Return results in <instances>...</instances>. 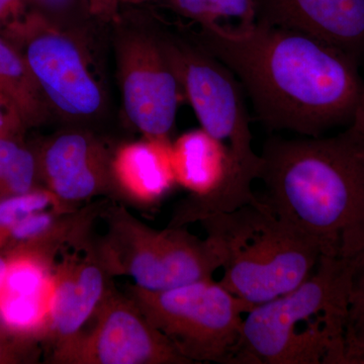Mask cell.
I'll list each match as a JSON object with an SVG mask.
<instances>
[{
	"instance_id": "obj_18",
	"label": "cell",
	"mask_w": 364,
	"mask_h": 364,
	"mask_svg": "<svg viewBox=\"0 0 364 364\" xmlns=\"http://www.w3.org/2000/svg\"><path fill=\"white\" fill-rule=\"evenodd\" d=\"M344 364H364V249L351 258L344 331Z\"/></svg>"
},
{
	"instance_id": "obj_13",
	"label": "cell",
	"mask_w": 364,
	"mask_h": 364,
	"mask_svg": "<svg viewBox=\"0 0 364 364\" xmlns=\"http://www.w3.org/2000/svg\"><path fill=\"white\" fill-rule=\"evenodd\" d=\"M0 289V327L45 342L49 332L56 260L32 253L9 254Z\"/></svg>"
},
{
	"instance_id": "obj_1",
	"label": "cell",
	"mask_w": 364,
	"mask_h": 364,
	"mask_svg": "<svg viewBox=\"0 0 364 364\" xmlns=\"http://www.w3.org/2000/svg\"><path fill=\"white\" fill-rule=\"evenodd\" d=\"M198 41L233 72L270 132L321 136L350 126L363 104L358 64L308 33L256 21L202 26Z\"/></svg>"
},
{
	"instance_id": "obj_5",
	"label": "cell",
	"mask_w": 364,
	"mask_h": 364,
	"mask_svg": "<svg viewBox=\"0 0 364 364\" xmlns=\"http://www.w3.org/2000/svg\"><path fill=\"white\" fill-rule=\"evenodd\" d=\"M100 215L105 235L90 240L87 233L82 243L112 277L126 275L141 289L165 291L213 279L221 268L212 242L184 227L153 229L119 205H102Z\"/></svg>"
},
{
	"instance_id": "obj_10",
	"label": "cell",
	"mask_w": 364,
	"mask_h": 364,
	"mask_svg": "<svg viewBox=\"0 0 364 364\" xmlns=\"http://www.w3.org/2000/svg\"><path fill=\"white\" fill-rule=\"evenodd\" d=\"M119 70L131 123L145 138L170 141L182 90L160 41L146 36L123 41Z\"/></svg>"
},
{
	"instance_id": "obj_4",
	"label": "cell",
	"mask_w": 364,
	"mask_h": 364,
	"mask_svg": "<svg viewBox=\"0 0 364 364\" xmlns=\"http://www.w3.org/2000/svg\"><path fill=\"white\" fill-rule=\"evenodd\" d=\"M221 260L220 284L256 306L293 291L317 267V244L262 198L200 222Z\"/></svg>"
},
{
	"instance_id": "obj_19",
	"label": "cell",
	"mask_w": 364,
	"mask_h": 364,
	"mask_svg": "<svg viewBox=\"0 0 364 364\" xmlns=\"http://www.w3.org/2000/svg\"><path fill=\"white\" fill-rule=\"evenodd\" d=\"M74 207L62 202L46 188H38L25 195L0 198V251L7 235L26 215L53 208Z\"/></svg>"
},
{
	"instance_id": "obj_9",
	"label": "cell",
	"mask_w": 364,
	"mask_h": 364,
	"mask_svg": "<svg viewBox=\"0 0 364 364\" xmlns=\"http://www.w3.org/2000/svg\"><path fill=\"white\" fill-rule=\"evenodd\" d=\"M90 331L51 347L50 363L191 364L155 329L128 296L111 287Z\"/></svg>"
},
{
	"instance_id": "obj_23",
	"label": "cell",
	"mask_w": 364,
	"mask_h": 364,
	"mask_svg": "<svg viewBox=\"0 0 364 364\" xmlns=\"http://www.w3.org/2000/svg\"><path fill=\"white\" fill-rule=\"evenodd\" d=\"M26 128L16 107L0 93V139L18 136Z\"/></svg>"
},
{
	"instance_id": "obj_20",
	"label": "cell",
	"mask_w": 364,
	"mask_h": 364,
	"mask_svg": "<svg viewBox=\"0 0 364 364\" xmlns=\"http://www.w3.org/2000/svg\"><path fill=\"white\" fill-rule=\"evenodd\" d=\"M38 176H40L38 157L32 151L21 146L0 184V198L25 195L39 188Z\"/></svg>"
},
{
	"instance_id": "obj_14",
	"label": "cell",
	"mask_w": 364,
	"mask_h": 364,
	"mask_svg": "<svg viewBox=\"0 0 364 364\" xmlns=\"http://www.w3.org/2000/svg\"><path fill=\"white\" fill-rule=\"evenodd\" d=\"M77 244L80 248L66 252L55 265V291L45 340L51 347L82 331L112 284L111 275L95 256L82 242Z\"/></svg>"
},
{
	"instance_id": "obj_25",
	"label": "cell",
	"mask_w": 364,
	"mask_h": 364,
	"mask_svg": "<svg viewBox=\"0 0 364 364\" xmlns=\"http://www.w3.org/2000/svg\"><path fill=\"white\" fill-rule=\"evenodd\" d=\"M21 144L18 136H9L0 139V184L6 176L7 169L14 155L20 149Z\"/></svg>"
},
{
	"instance_id": "obj_16",
	"label": "cell",
	"mask_w": 364,
	"mask_h": 364,
	"mask_svg": "<svg viewBox=\"0 0 364 364\" xmlns=\"http://www.w3.org/2000/svg\"><path fill=\"white\" fill-rule=\"evenodd\" d=\"M0 93L16 107L26 127L47 119L48 102L33 77L21 52L0 37Z\"/></svg>"
},
{
	"instance_id": "obj_17",
	"label": "cell",
	"mask_w": 364,
	"mask_h": 364,
	"mask_svg": "<svg viewBox=\"0 0 364 364\" xmlns=\"http://www.w3.org/2000/svg\"><path fill=\"white\" fill-rule=\"evenodd\" d=\"M167 6L202 26L249 25L257 20L255 0H165Z\"/></svg>"
},
{
	"instance_id": "obj_6",
	"label": "cell",
	"mask_w": 364,
	"mask_h": 364,
	"mask_svg": "<svg viewBox=\"0 0 364 364\" xmlns=\"http://www.w3.org/2000/svg\"><path fill=\"white\" fill-rule=\"evenodd\" d=\"M126 294L191 364H229L240 340L242 315L255 308L213 279L165 291L131 284Z\"/></svg>"
},
{
	"instance_id": "obj_7",
	"label": "cell",
	"mask_w": 364,
	"mask_h": 364,
	"mask_svg": "<svg viewBox=\"0 0 364 364\" xmlns=\"http://www.w3.org/2000/svg\"><path fill=\"white\" fill-rule=\"evenodd\" d=\"M160 44L203 130L227 145L235 161L259 178L261 157L253 149L244 90L233 72L200 46Z\"/></svg>"
},
{
	"instance_id": "obj_24",
	"label": "cell",
	"mask_w": 364,
	"mask_h": 364,
	"mask_svg": "<svg viewBox=\"0 0 364 364\" xmlns=\"http://www.w3.org/2000/svg\"><path fill=\"white\" fill-rule=\"evenodd\" d=\"M25 0H0V32L26 14Z\"/></svg>"
},
{
	"instance_id": "obj_28",
	"label": "cell",
	"mask_w": 364,
	"mask_h": 364,
	"mask_svg": "<svg viewBox=\"0 0 364 364\" xmlns=\"http://www.w3.org/2000/svg\"><path fill=\"white\" fill-rule=\"evenodd\" d=\"M135 2V4H140V2H147L151 1V0H104L105 7H107V11H112L114 9V6H116L117 2Z\"/></svg>"
},
{
	"instance_id": "obj_27",
	"label": "cell",
	"mask_w": 364,
	"mask_h": 364,
	"mask_svg": "<svg viewBox=\"0 0 364 364\" xmlns=\"http://www.w3.org/2000/svg\"><path fill=\"white\" fill-rule=\"evenodd\" d=\"M9 261H11L9 254L0 252V289H1L2 284H4V279H6Z\"/></svg>"
},
{
	"instance_id": "obj_21",
	"label": "cell",
	"mask_w": 364,
	"mask_h": 364,
	"mask_svg": "<svg viewBox=\"0 0 364 364\" xmlns=\"http://www.w3.org/2000/svg\"><path fill=\"white\" fill-rule=\"evenodd\" d=\"M32 11L48 20L74 21L91 14H97L95 0H25Z\"/></svg>"
},
{
	"instance_id": "obj_26",
	"label": "cell",
	"mask_w": 364,
	"mask_h": 364,
	"mask_svg": "<svg viewBox=\"0 0 364 364\" xmlns=\"http://www.w3.org/2000/svg\"><path fill=\"white\" fill-rule=\"evenodd\" d=\"M351 126L358 132L359 136H360L361 143H363L364 150V102L359 109L358 116L354 119Z\"/></svg>"
},
{
	"instance_id": "obj_15",
	"label": "cell",
	"mask_w": 364,
	"mask_h": 364,
	"mask_svg": "<svg viewBox=\"0 0 364 364\" xmlns=\"http://www.w3.org/2000/svg\"><path fill=\"white\" fill-rule=\"evenodd\" d=\"M114 191L142 207L161 202L177 184L172 143L145 138L124 144L112 158Z\"/></svg>"
},
{
	"instance_id": "obj_2",
	"label": "cell",
	"mask_w": 364,
	"mask_h": 364,
	"mask_svg": "<svg viewBox=\"0 0 364 364\" xmlns=\"http://www.w3.org/2000/svg\"><path fill=\"white\" fill-rule=\"evenodd\" d=\"M259 178L273 212L315 242L321 254L354 257L364 249V150L349 126L333 136H272Z\"/></svg>"
},
{
	"instance_id": "obj_12",
	"label": "cell",
	"mask_w": 364,
	"mask_h": 364,
	"mask_svg": "<svg viewBox=\"0 0 364 364\" xmlns=\"http://www.w3.org/2000/svg\"><path fill=\"white\" fill-rule=\"evenodd\" d=\"M257 20L293 28L364 62V0H255Z\"/></svg>"
},
{
	"instance_id": "obj_8",
	"label": "cell",
	"mask_w": 364,
	"mask_h": 364,
	"mask_svg": "<svg viewBox=\"0 0 364 364\" xmlns=\"http://www.w3.org/2000/svg\"><path fill=\"white\" fill-rule=\"evenodd\" d=\"M21 52L49 107L71 117H88L102 109V88L85 53L70 35L36 11L4 31Z\"/></svg>"
},
{
	"instance_id": "obj_11",
	"label": "cell",
	"mask_w": 364,
	"mask_h": 364,
	"mask_svg": "<svg viewBox=\"0 0 364 364\" xmlns=\"http://www.w3.org/2000/svg\"><path fill=\"white\" fill-rule=\"evenodd\" d=\"M112 158L93 136L71 132L46 144L38 157L39 173L44 188L75 205L114 191Z\"/></svg>"
},
{
	"instance_id": "obj_22",
	"label": "cell",
	"mask_w": 364,
	"mask_h": 364,
	"mask_svg": "<svg viewBox=\"0 0 364 364\" xmlns=\"http://www.w3.org/2000/svg\"><path fill=\"white\" fill-rule=\"evenodd\" d=\"M40 341L18 336L0 327V364L33 363L39 359Z\"/></svg>"
},
{
	"instance_id": "obj_3",
	"label": "cell",
	"mask_w": 364,
	"mask_h": 364,
	"mask_svg": "<svg viewBox=\"0 0 364 364\" xmlns=\"http://www.w3.org/2000/svg\"><path fill=\"white\" fill-rule=\"evenodd\" d=\"M351 258L322 255L312 274L244 318L229 364H344Z\"/></svg>"
},
{
	"instance_id": "obj_29",
	"label": "cell",
	"mask_w": 364,
	"mask_h": 364,
	"mask_svg": "<svg viewBox=\"0 0 364 364\" xmlns=\"http://www.w3.org/2000/svg\"><path fill=\"white\" fill-rule=\"evenodd\" d=\"M95 4H97V9H100V7L102 6V4H104V1L102 0H95Z\"/></svg>"
}]
</instances>
